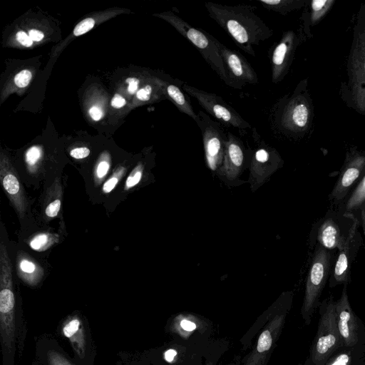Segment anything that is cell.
I'll list each match as a JSON object with an SVG mask.
<instances>
[{
	"instance_id": "1",
	"label": "cell",
	"mask_w": 365,
	"mask_h": 365,
	"mask_svg": "<svg viewBox=\"0 0 365 365\" xmlns=\"http://www.w3.org/2000/svg\"><path fill=\"white\" fill-rule=\"evenodd\" d=\"M27 326L15 295L12 265L6 245H0V344L2 365H15L25 346Z\"/></svg>"
},
{
	"instance_id": "34",
	"label": "cell",
	"mask_w": 365,
	"mask_h": 365,
	"mask_svg": "<svg viewBox=\"0 0 365 365\" xmlns=\"http://www.w3.org/2000/svg\"><path fill=\"white\" fill-rule=\"evenodd\" d=\"M333 1L328 0H314L312 2V20L315 21L317 19L320 18L329 8V5Z\"/></svg>"
},
{
	"instance_id": "20",
	"label": "cell",
	"mask_w": 365,
	"mask_h": 365,
	"mask_svg": "<svg viewBox=\"0 0 365 365\" xmlns=\"http://www.w3.org/2000/svg\"><path fill=\"white\" fill-rule=\"evenodd\" d=\"M0 180L6 195L15 207L19 216L23 217L26 209L24 189L18 173L6 158L2 159L1 162Z\"/></svg>"
},
{
	"instance_id": "13",
	"label": "cell",
	"mask_w": 365,
	"mask_h": 365,
	"mask_svg": "<svg viewBox=\"0 0 365 365\" xmlns=\"http://www.w3.org/2000/svg\"><path fill=\"white\" fill-rule=\"evenodd\" d=\"M365 175V155L354 153L349 155L329 195L331 207H339Z\"/></svg>"
},
{
	"instance_id": "4",
	"label": "cell",
	"mask_w": 365,
	"mask_h": 365,
	"mask_svg": "<svg viewBox=\"0 0 365 365\" xmlns=\"http://www.w3.org/2000/svg\"><path fill=\"white\" fill-rule=\"evenodd\" d=\"M313 250L301 307L302 318L306 325L311 324L313 316L320 305V299L327 283L329 282L336 255V252L318 245L314 246Z\"/></svg>"
},
{
	"instance_id": "35",
	"label": "cell",
	"mask_w": 365,
	"mask_h": 365,
	"mask_svg": "<svg viewBox=\"0 0 365 365\" xmlns=\"http://www.w3.org/2000/svg\"><path fill=\"white\" fill-rule=\"evenodd\" d=\"M95 25V21L92 18H86L80 21L73 29V35L79 36L91 30Z\"/></svg>"
},
{
	"instance_id": "27",
	"label": "cell",
	"mask_w": 365,
	"mask_h": 365,
	"mask_svg": "<svg viewBox=\"0 0 365 365\" xmlns=\"http://www.w3.org/2000/svg\"><path fill=\"white\" fill-rule=\"evenodd\" d=\"M257 1L267 10L280 14H286L300 4V1L293 0H257Z\"/></svg>"
},
{
	"instance_id": "22",
	"label": "cell",
	"mask_w": 365,
	"mask_h": 365,
	"mask_svg": "<svg viewBox=\"0 0 365 365\" xmlns=\"http://www.w3.org/2000/svg\"><path fill=\"white\" fill-rule=\"evenodd\" d=\"M185 83L180 79L169 83L165 89V96L177 107L178 110L197 120L198 115L191 105L190 98L182 90V86Z\"/></svg>"
},
{
	"instance_id": "15",
	"label": "cell",
	"mask_w": 365,
	"mask_h": 365,
	"mask_svg": "<svg viewBox=\"0 0 365 365\" xmlns=\"http://www.w3.org/2000/svg\"><path fill=\"white\" fill-rule=\"evenodd\" d=\"M290 306H287L280 313L275 314L266 324L255 346L245 359L243 365H262L267 362L282 331Z\"/></svg>"
},
{
	"instance_id": "11",
	"label": "cell",
	"mask_w": 365,
	"mask_h": 365,
	"mask_svg": "<svg viewBox=\"0 0 365 365\" xmlns=\"http://www.w3.org/2000/svg\"><path fill=\"white\" fill-rule=\"evenodd\" d=\"M337 327L343 346L351 347L365 344V324L351 307L347 285H344L335 303Z\"/></svg>"
},
{
	"instance_id": "2",
	"label": "cell",
	"mask_w": 365,
	"mask_h": 365,
	"mask_svg": "<svg viewBox=\"0 0 365 365\" xmlns=\"http://www.w3.org/2000/svg\"><path fill=\"white\" fill-rule=\"evenodd\" d=\"M204 6L209 16L241 50L252 56H256L254 47L273 35V30L255 13V6L223 5L210 1Z\"/></svg>"
},
{
	"instance_id": "31",
	"label": "cell",
	"mask_w": 365,
	"mask_h": 365,
	"mask_svg": "<svg viewBox=\"0 0 365 365\" xmlns=\"http://www.w3.org/2000/svg\"><path fill=\"white\" fill-rule=\"evenodd\" d=\"M110 169L108 158H102L96 165L94 172V180L96 185H99L104 180Z\"/></svg>"
},
{
	"instance_id": "18",
	"label": "cell",
	"mask_w": 365,
	"mask_h": 365,
	"mask_svg": "<svg viewBox=\"0 0 365 365\" xmlns=\"http://www.w3.org/2000/svg\"><path fill=\"white\" fill-rule=\"evenodd\" d=\"M351 76L354 101L365 112V31L359 35L352 52Z\"/></svg>"
},
{
	"instance_id": "14",
	"label": "cell",
	"mask_w": 365,
	"mask_h": 365,
	"mask_svg": "<svg viewBox=\"0 0 365 365\" xmlns=\"http://www.w3.org/2000/svg\"><path fill=\"white\" fill-rule=\"evenodd\" d=\"M252 133L257 148L251 158L250 180L252 186L257 187L282 165L283 160L274 148L262 140L255 128H252Z\"/></svg>"
},
{
	"instance_id": "8",
	"label": "cell",
	"mask_w": 365,
	"mask_h": 365,
	"mask_svg": "<svg viewBox=\"0 0 365 365\" xmlns=\"http://www.w3.org/2000/svg\"><path fill=\"white\" fill-rule=\"evenodd\" d=\"M158 16L168 21L180 34L188 40L198 50L220 80L228 86L225 70L214 41V36L202 29L192 26L171 11L164 12Z\"/></svg>"
},
{
	"instance_id": "42",
	"label": "cell",
	"mask_w": 365,
	"mask_h": 365,
	"mask_svg": "<svg viewBox=\"0 0 365 365\" xmlns=\"http://www.w3.org/2000/svg\"><path fill=\"white\" fill-rule=\"evenodd\" d=\"M126 104L125 99L120 94H115L112 98L110 105L115 108H120Z\"/></svg>"
},
{
	"instance_id": "9",
	"label": "cell",
	"mask_w": 365,
	"mask_h": 365,
	"mask_svg": "<svg viewBox=\"0 0 365 365\" xmlns=\"http://www.w3.org/2000/svg\"><path fill=\"white\" fill-rule=\"evenodd\" d=\"M182 90L195 98L200 106L223 126L233 127L240 130L251 129V125L221 96L185 83Z\"/></svg>"
},
{
	"instance_id": "48",
	"label": "cell",
	"mask_w": 365,
	"mask_h": 365,
	"mask_svg": "<svg viewBox=\"0 0 365 365\" xmlns=\"http://www.w3.org/2000/svg\"><path fill=\"white\" fill-rule=\"evenodd\" d=\"M266 364H267V362H266V363H264V364H263L262 365H266Z\"/></svg>"
},
{
	"instance_id": "33",
	"label": "cell",
	"mask_w": 365,
	"mask_h": 365,
	"mask_svg": "<svg viewBox=\"0 0 365 365\" xmlns=\"http://www.w3.org/2000/svg\"><path fill=\"white\" fill-rule=\"evenodd\" d=\"M61 190L58 192L55 198L53 196L50 197V200L45 207V215L48 217H55L58 215L61 205Z\"/></svg>"
},
{
	"instance_id": "7",
	"label": "cell",
	"mask_w": 365,
	"mask_h": 365,
	"mask_svg": "<svg viewBox=\"0 0 365 365\" xmlns=\"http://www.w3.org/2000/svg\"><path fill=\"white\" fill-rule=\"evenodd\" d=\"M58 330L68 342L78 365H94L96 349L86 317L74 311L61 319Z\"/></svg>"
},
{
	"instance_id": "41",
	"label": "cell",
	"mask_w": 365,
	"mask_h": 365,
	"mask_svg": "<svg viewBox=\"0 0 365 365\" xmlns=\"http://www.w3.org/2000/svg\"><path fill=\"white\" fill-rule=\"evenodd\" d=\"M89 115L91 118L95 121L100 120L103 116V112L97 106H93L88 110Z\"/></svg>"
},
{
	"instance_id": "21",
	"label": "cell",
	"mask_w": 365,
	"mask_h": 365,
	"mask_svg": "<svg viewBox=\"0 0 365 365\" xmlns=\"http://www.w3.org/2000/svg\"><path fill=\"white\" fill-rule=\"evenodd\" d=\"M246 150L240 138L227 132V140L220 172L228 180H233L241 173L245 163Z\"/></svg>"
},
{
	"instance_id": "37",
	"label": "cell",
	"mask_w": 365,
	"mask_h": 365,
	"mask_svg": "<svg viewBox=\"0 0 365 365\" xmlns=\"http://www.w3.org/2000/svg\"><path fill=\"white\" fill-rule=\"evenodd\" d=\"M41 157V150L38 146L30 148L26 153V162L29 166H34Z\"/></svg>"
},
{
	"instance_id": "26",
	"label": "cell",
	"mask_w": 365,
	"mask_h": 365,
	"mask_svg": "<svg viewBox=\"0 0 365 365\" xmlns=\"http://www.w3.org/2000/svg\"><path fill=\"white\" fill-rule=\"evenodd\" d=\"M365 204V175L354 188L345 202L339 206L344 212L358 217L359 212Z\"/></svg>"
},
{
	"instance_id": "30",
	"label": "cell",
	"mask_w": 365,
	"mask_h": 365,
	"mask_svg": "<svg viewBox=\"0 0 365 365\" xmlns=\"http://www.w3.org/2000/svg\"><path fill=\"white\" fill-rule=\"evenodd\" d=\"M125 172L123 167L118 168L113 174L103 185L102 191L103 193L110 192L117 185Z\"/></svg>"
},
{
	"instance_id": "10",
	"label": "cell",
	"mask_w": 365,
	"mask_h": 365,
	"mask_svg": "<svg viewBox=\"0 0 365 365\" xmlns=\"http://www.w3.org/2000/svg\"><path fill=\"white\" fill-rule=\"evenodd\" d=\"M197 115L195 123L201 131L207 165L215 171L222 165L227 132L225 126L204 111L199 110Z\"/></svg>"
},
{
	"instance_id": "36",
	"label": "cell",
	"mask_w": 365,
	"mask_h": 365,
	"mask_svg": "<svg viewBox=\"0 0 365 365\" xmlns=\"http://www.w3.org/2000/svg\"><path fill=\"white\" fill-rule=\"evenodd\" d=\"M32 78L31 72L28 69H24L16 74L14 76V83L19 88H24L29 85Z\"/></svg>"
},
{
	"instance_id": "17",
	"label": "cell",
	"mask_w": 365,
	"mask_h": 365,
	"mask_svg": "<svg viewBox=\"0 0 365 365\" xmlns=\"http://www.w3.org/2000/svg\"><path fill=\"white\" fill-rule=\"evenodd\" d=\"M296 40L294 31H286L280 40L273 44L269 49V58L272 83H277L282 81L286 76L292 61Z\"/></svg>"
},
{
	"instance_id": "5",
	"label": "cell",
	"mask_w": 365,
	"mask_h": 365,
	"mask_svg": "<svg viewBox=\"0 0 365 365\" xmlns=\"http://www.w3.org/2000/svg\"><path fill=\"white\" fill-rule=\"evenodd\" d=\"M335 303L332 295L320 303L317 333L310 346L306 365H324L343 346L337 327Z\"/></svg>"
},
{
	"instance_id": "40",
	"label": "cell",
	"mask_w": 365,
	"mask_h": 365,
	"mask_svg": "<svg viewBox=\"0 0 365 365\" xmlns=\"http://www.w3.org/2000/svg\"><path fill=\"white\" fill-rule=\"evenodd\" d=\"M126 83L128 84V91L130 94L136 93L139 90V80L137 78H128L126 79Z\"/></svg>"
},
{
	"instance_id": "12",
	"label": "cell",
	"mask_w": 365,
	"mask_h": 365,
	"mask_svg": "<svg viewBox=\"0 0 365 365\" xmlns=\"http://www.w3.org/2000/svg\"><path fill=\"white\" fill-rule=\"evenodd\" d=\"M214 41L223 63L228 86L240 90L247 84L258 83L256 71L240 52L227 48L215 37Z\"/></svg>"
},
{
	"instance_id": "28",
	"label": "cell",
	"mask_w": 365,
	"mask_h": 365,
	"mask_svg": "<svg viewBox=\"0 0 365 365\" xmlns=\"http://www.w3.org/2000/svg\"><path fill=\"white\" fill-rule=\"evenodd\" d=\"M58 240V236L49 233H41L35 235L30 241L29 245L34 250L42 252L48 249Z\"/></svg>"
},
{
	"instance_id": "25",
	"label": "cell",
	"mask_w": 365,
	"mask_h": 365,
	"mask_svg": "<svg viewBox=\"0 0 365 365\" xmlns=\"http://www.w3.org/2000/svg\"><path fill=\"white\" fill-rule=\"evenodd\" d=\"M204 326L203 321L192 314H179L170 322L169 330L184 339Z\"/></svg>"
},
{
	"instance_id": "6",
	"label": "cell",
	"mask_w": 365,
	"mask_h": 365,
	"mask_svg": "<svg viewBox=\"0 0 365 365\" xmlns=\"http://www.w3.org/2000/svg\"><path fill=\"white\" fill-rule=\"evenodd\" d=\"M309 107L305 96L295 92L284 96L271 107L268 120L272 134L289 136L302 133L309 120Z\"/></svg>"
},
{
	"instance_id": "43",
	"label": "cell",
	"mask_w": 365,
	"mask_h": 365,
	"mask_svg": "<svg viewBox=\"0 0 365 365\" xmlns=\"http://www.w3.org/2000/svg\"><path fill=\"white\" fill-rule=\"evenodd\" d=\"M29 36L33 41H40L44 37V34L42 31L34 29L29 31Z\"/></svg>"
},
{
	"instance_id": "19",
	"label": "cell",
	"mask_w": 365,
	"mask_h": 365,
	"mask_svg": "<svg viewBox=\"0 0 365 365\" xmlns=\"http://www.w3.org/2000/svg\"><path fill=\"white\" fill-rule=\"evenodd\" d=\"M38 365H78L53 336H38L35 344V360Z\"/></svg>"
},
{
	"instance_id": "24",
	"label": "cell",
	"mask_w": 365,
	"mask_h": 365,
	"mask_svg": "<svg viewBox=\"0 0 365 365\" xmlns=\"http://www.w3.org/2000/svg\"><path fill=\"white\" fill-rule=\"evenodd\" d=\"M324 365H365V344L341 347Z\"/></svg>"
},
{
	"instance_id": "45",
	"label": "cell",
	"mask_w": 365,
	"mask_h": 365,
	"mask_svg": "<svg viewBox=\"0 0 365 365\" xmlns=\"http://www.w3.org/2000/svg\"><path fill=\"white\" fill-rule=\"evenodd\" d=\"M358 218L360 226H361L365 236V204L360 209L358 214Z\"/></svg>"
},
{
	"instance_id": "3",
	"label": "cell",
	"mask_w": 365,
	"mask_h": 365,
	"mask_svg": "<svg viewBox=\"0 0 365 365\" xmlns=\"http://www.w3.org/2000/svg\"><path fill=\"white\" fill-rule=\"evenodd\" d=\"M359 226L358 217L346 213L340 207H331L313 225L310 245L337 253Z\"/></svg>"
},
{
	"instance_id": "47",
	"label": "cell",
	"mask_w": 365,
	"mask_h": 365,
	"mask_svg": "<svg viewBox=\"0 0 365 365\" xmlns=\"http://www.w3.org/2000/svg\"><path fill=\"white\" fill-rule=\"evenodd\" d=\"M205 365H212L211 362L207 363Z\"/></svg>"
},
{
	"instance_id": "32",
	"label": "cell",
	"mask_w": 365,
	"mask_h": 365,
	"mask_svg": "<svg viewBox=\"0 0 365 365\" xmlns=\"http://www.w3.org/2000/svg\"><path fill=\"white\" fill-rule=\"evenodd\" d=\"M143 173V165L142 163H139L128 176L125 182L124 190H128L137 185L142 178Z\"/></svg>"
},
{
	"instance_id": "49",
	"label": "cell",
	"mask_w": 365,
	"mask_h": 365,
	"mask_svg": "<svg viewBox=\"0 0 365 365\" xmlns=\"http://www.w3.org/2000/svg\"><path fill=\"white\" fill-rule=\"evenodd\" d=\"M297 365H302V364H297Z\"/></svg>"
},
{
	"instance_id": "38",
	"label": "cell",
	"mask_w": 365,
	"mask_h": 365,
	"mask_svg": "<svg viewBox=\"0 0 365 365\" xmlns=\"http://www.w3.org/2000/svg\"><path fill=\"white\" fill-rule=\"evenodd\" d=\"M90 150L86 147L76 148L70 151V155L75 159H83L88 157Z\"/></svg>"
},
{
	"instance_id": "29",
	"label": "cell",
	"mask_w": 365,
	"mask_h": 365,
	"mask_svg": "<svg viewBox=\"0 0 365 365\" xmlns=\"http://www.w3.org/2000/svg\"><path fill=\"white\" fill-rule=\"evenodd\" d=\"M166 86L164 88L156 91V89H155L156 86L148 83L137 91L136 98L140 101H143V102L149 101L153 98H155L156 92L158 93V92L165 91Z\"/></svg>"
},
{
	"instance_id": "16",
	"label": "cell",
	"mask_w": 365,
	"mask_h": 365,
	"mask_svg": "<svg viewBox=\"0 0 365 365\" xmlns=\"http://www.w3.org/2000/svg\"><path fill=\"white\" fill-rule=\"evenodd\" d=\"M363 239L357 227L344 245L337 252L329 287L348 285L351 281V269L356 257L362 245Z\"/></svg>"
},
{
	"instance_id": "23",
	"label": "cell",
	"mask_w": 365,
	"mask_h": 365,
	"mask_svg": "<svg viewBox=\"0 0 365 365\" xmlns=\"http://www.w3.org/2000/svg\"><path fill=\"white\" fill-rule=\"evenodd\" d=\"M16 269L19 277L30 286L37 285L43 276L42 267L24 252L16 258Z\"/></svg>"
},
{
	"instance_id": "39",
	"label": "cell",
	"mask_w": 365,
	"mask_h": 365,
	"mask_svg": "<svg viewBox=\"0 0 365 365\" xmlns=\"http://www.w3.org/2000/svg\"><path fill=\"white\" fill-rule=\"evenodd\" d=\"M16 39L22 45L26 47H29L32 45L33 41L31 39L29 34L24 31H19L16 33Z\"/></svg>"
},
{
	"instance_id": "44",
	"label": "cell",
	"mask_w": 365,
	"mask_h": 365,
	"mask_svg": "<svg viewBox=\"0 0 365 365\" xmlns=\"http://www.w3.org/2000/svg\"><path fill=\"white\" fill-rule=\"evenodd\" d=\"M116 365H135L131 359V357L128 354H120V359H119Z\"/></svg>"
},
{
	"instance_id": "46",
	"label": "cell",
	"mask_w": 365,
	"mask_h": 365,
	"mask_svg": "<svg viewBox=\"0 0 365 365\" xmlns=\"http://www.w3.org/2000/svg\"><path fill=\"white\" fill-rule=\"evenodd\" d=\"M29 365H38L34 361L30 364Z\"/></svg>"
}]
</instances>
